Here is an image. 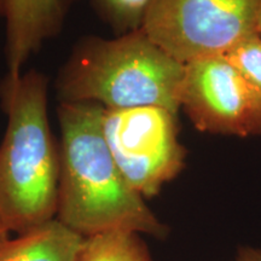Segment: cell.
Returning <instances> with one entry per match:
<instances>
[{
    "label": "cell",
    "mask_w": 261,
    "mask_h": 261,
    "mask_svg": "<svg viewBox=\"0 0 261 261\" xmlns=\"http://www.w3.org/2000/svg\"><path fill=\"white\" fill-rule=\"evenodd\" d=\"M104 107L60 103L61 175L56 219L86 238L112 231L165 238L161 223L123 177L103 135Z\"/></svg>",
    "instance_id": "cell-1"
},
{
    "label": "cell",
    "mask_w": 261,
    "mask_h": 261,
    "mask_svg": "<svg viewBox=\"0 0 261 261\" xmlns=\"http://www.w3.org/2000/svg\"><path fill=\"white\" fill-rule=\"evenodd\" d=\"M6 128L0 143V217L24 233L56 219L60 144L48 119V81L32 69L0 85Z\"/></svg>",
    "instance_id": "cell-2"
},
{
    "label": "cell",
    "mask_w": 261,
    "mask_h": 261,
    "mask_svg": "<svg viewBox=\"0 0 261 261\" xmlns=\"http://www.w3.org/2000/svg\"><path fill=\"white\" fill-rule=\"evenodd\" d=\"M185 64L142 28L115 38L85 37L56 79L60 103H96L106 109L161 107L177 114Z\"/></svg>",
    "instance_id": "cell-3"
},
{
    "label": "cell",
    "mask_w": 261,
    "mask_h": 261,
    "mask_svg": "<svg viewBox=\"0 0 261 261\" xmlns=\"http://www.w3.org/2000/svg\"><path fill=\"white\" fill-rule=\"evenodd\" d=\"M261 0H150L142 29L181 63L225 55L255 34Z\"/></svg>",
    "instance_id": "cell-4"
},
{
    "label": "cell",
    "mask_w": 261,
    "mask_h": 261,
    "mask_svg": "<svg viewBox=\"0 0 261 261\" xmlns=\"http://www.w3.org/2000/svg\"><path fill=\"white\" fill-rule=\"evenodd\" d=\"M177 116L154 106L104 108L108 148L128 184L144 198L158 195L184 168L187 150L179 142Z\"/></svg>",
    "instance_id": "cell-5"
},
{
    "label": "cell",
    "mask_w": 261,
    "mask_h": 261,
    "mask_svg": "<svg viewBox=\"0 0 261 261\" xmlns=\"http://www.w3.org/2000/svg\"><path fill=\"white\" fill-rule=\"evenodd\" d=\"M179 103L201 132L261 135V94L224 55L185 63Z\"/></svg>",
    "instance_id": "cell-6"
},
{
    "label": "cell",
    "mask_w": 261,
    "mask_h": 261,
    "mask_svg": "<svg viewBox=\"0 0 261 261\" xmlns=\"http://www.w3.org/2000/svg\"><path fill=\"white\" fill-rule=\"evenodd\" d=\"M76 0H0L5 24L6 75L17 76L33 55L62 31Z\"/></svg>",
    "instance_id": "cell-7"
},
{
    "label": "cell",
    "mask_w": 261,
    "mask_h": 261,
    "mask_svg": "<svg viewBox=\"0 0 261 261\" xmlns=\"http://www.w3.org/2000/svg\"><path fill=\"white\" fill-rule=\"evenodd\" d=\"M84 237L57 219L0 244V261H75Z\"/></svg>",
    "instance_id": "cell-8"
},
{
    "label": "cell",
    "mask_w": 261,
    "mask_h": 261,
    "mask_svg": "<svg viewBox=\"0 0 261 261\" xmlns=\"http://www.w3.org/2000/svg\"><path fill=\"white\" fill-rule=\"evenodd\" d=\"M75 261H151L139 233L112 231L84 238Z\"/></svg>",
    "instance_id": "cell-9"
},
{
    "label": "cell",
    "mask_w": 261,
    "mask_h": 261,
    "mask_svg": "<svg viewBox=\"0 0 261 261\" xmlns=\"http://www.w3.org/2000/svg\"><path fill=\"white\" fill-rule=\"evenodd\" d=\"M94 11L116 35L142 28L150 0H91Z\"/></svg>",
    "instance_id": "cell-10"
},
{
    "label": "cell",
    "mask_w": 261,
    "mask_h": 261,
    "mask_svg": "<svg viewBox=\"0 0 261 261\" xmlns=\"http://www.w3.org/2000/svg\"><path fill=\"white\" fill-rule=\"evenodd\" d=\"M256 92L261 94V35L259 32L238 41L224 55Z\"/></svg>",
    "instance_id": "cell-11"
},
{
    "label": "cell",
    "mask_w": 261,
    "mask_h": 261,
    "mask_svg": "<svg viewBox=\"0 0 261 261\" xmlns=\"http://www.w3.org/2000/svg\"><path fill=\"white\" fill-rule=\"evenodd\" d=\"M234 261H261V249H243L238 253Z\"/></svg>",
    "instance_id": "cell-12"
},
{
    "label": "cell",
    "mask_w": 261,
    "mask_h": 261,
    "mask_svg": "<svg viewBox=\"0 0 261 261\" xmlns=\"http://www.w3.org/2000/svg\"><path fill=\"white\" fill-rule=\"evenodd\" d=\"M9 233H10L9 228L6 227V225L2 219V217H0V244L5 242L6 240H9Z\"/></svg>",
    "instance_id": "cell-13"
},
{
    "label": "cell",
    "mask_w": 261,
    "mask_h": 261,
    "mask_svg": "<svg viewBox=\"0 0 261 261\" xmlns=\"http://www.w3.org/2000/svg\"><path fill=\"white\" fill-rule=\"evenodd\" d=\"M257 32H259V34L261 35V18H260V22H259V29H257Z\"/></svg>",
    "instance_id": "cell-14"
}]
</instances>
